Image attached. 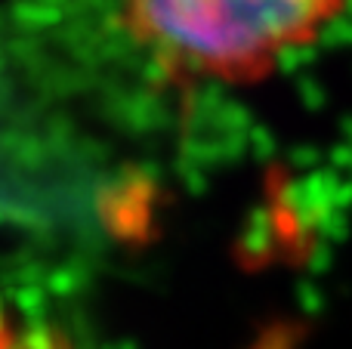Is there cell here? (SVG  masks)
<instances>
[{
	"label": "cell",
	"instance_id": "cell-2",
	"mask_svg": "<svg viewBox=\"0 0 352 349\" xmlns=\"http://www.w3.org/2000/svg\"><path fill=\"white\" fill-rule=\"evenodd\" d=\"M0 349H74L62 331L41 325L0 300Z\"/></svg>",
	"mask_w": 352,
	"mask_h": 349
},
{
	"label": "cell",
	"instance_id": "cell-1",
	"mask_svg": "<svg viewBox=\"0 0 352 349\" xmlns=\"http://www.w3.org/2000/svg\"><path fill=\"white\" fill-rule=\"evenodd\" d=\"M352 0H118V25L170 84L250 90L318 47Z\"/></svg>",
	"mask_w": 352,
	"mask_h": 349
},
{
	"label": "cell",
	"instance_id": "cell-3",
	"mask_svg": "<svg viewBox=\"0 0 352 349\" xmlns=\"http://www.w3.org/2000/svg\"><path fill=\"white\" fill-rule=\"evenodd\" d=\"M297 344H300V331L294 325H272L266 331H260L241 349H297Z\"/></svg>",
	"mask_w": 352,
	"mask_h": 349
}]
</instances>
